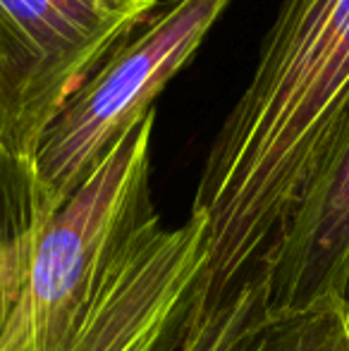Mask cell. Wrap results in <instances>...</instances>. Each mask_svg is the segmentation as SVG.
Returning a JSON list of instances; mask_svg holds the SVG:
<instances>
[{
    "label": "cell",
    "instance_id": "cell-8",
    "mask_svg": "<svg viewBox=\"0 0 349 351\" xmlns=\"http://www.w3.org/2000/svg\"><path fill=\"white\" fill-rule=\"evenodd\" d=\"M270 318L261 275L225 296L204 291L168 351H237Z\"/></svg>",
    "mask_w": 349,
    "mask_h": 351
},
{
    "label": "cell",
    "instance_id": "cell-10",
    "mask_svg": "<svg viewBox=\"0 0 349 351\" xmlns=\"http://www.w3.org/2000/svg\"><path fill=\"white\" fill-rule=\"evenodd\" d=\"M342 299H345L347 306H349V280H347V285H345V294H342Z\"/></svg>",
    "mask_w": 349,
    "mask_h": 351
},
{
    "label": "cell",
    "instance_id": "cell-1",
    "mask_svg": "<svg viewBox=\"0 0 349 351\" xmlns=\"http://www.w3.org/2000/svg\"><path fill=\"white\" fill-rule=\"evenodd\" d=\"M347 110L349 0H282L196 182L208 296L261 275Z\"/></svg>",
    "mask_w": 349,
    "mask_h": 351
},
{
    "label": "cell",
    "instance_id": "cell-3",
    "mask_svg": "<svg viewBox=\"0 0 349 351\" xmlns=\"http://www.w3.org/2000/svg\"><path fill=\"white\" fill-rule=\"evenodd\" d=\"M232 0H160L67 98L34 153L58 210L196 58Z\"/></svg>",
    "mask_w": 349,
    "mask_h": 351
},
{
    "label": "cell",
    "instance_id": "cell-7",
    "mask_svg": "<svg viewBox=\"0 0 349 351\" xmlns=\"http://www.w3.org/2000/svg\"><path fill=\"white\" fill-rule=\"evenodd\" d=\"M53 215L34 162L0 143V330L17 304L36 244Z\"/></svg>",
    "mask_w": 349,
    "mask_h": 351
},
{
    "label": "cell",
    "instance_id": "cell-9",
    "mask_svg": "<svg viewBox=\"0 0 349 351\" xmlns=\"http://www.w3.org/2000/svg\"><path fill=\"white\" fill-rule=\"evenodd\" d=\"M237 351H349V306L330 299L289 315H273Z\"/></svg>",
    "mask_w": 349,
    "mask_h": 351
},
{
    "label": "cell",
    "instance_id": "cell-11",
    "mask_svg": "<svg viewBox=\"0 0 349 351\" xmlns=\"http://www.w3.org/2000/svg\"><path fill=\"white\" fill-rule=\"evenodd\" d=\"M0 143H3V141H0Z\"/></svg>",
    "mask_w": 349,
    "mask_h": 351
},
{
    "label": "cell",
    "instance_id": "cell-2",
    "mask_svg": "<svg viewBox=\"0 0 349 351\" xmlns=\"http://www.w3.org/2000/svg\"><path fill=\"white\" fill-rule=\"evenodd\" d=\"M154 127L151 110L51 217L0 330V351H70L120 256L158 215L151 201Z\"/></svg>",
    "mask_w": 349,
    "mask_h": 351
},
{
    "label": "cell",
    "instance_id": "cell-4",
    "mask_svg": "<svg viewBox=\"0 0 349 351\" xmlns=\"http://www.w3.org/2000/svg\"><path fill=\"white\" fill-rule=\"evenodd\" d=\"M160 0H0V141L34 153L67 98Z\"/></svg>",
    "mask_w": 349,
    "mask_h": 351
},
{
    "label": "cell",
    "instance_id": "cell-5",
    "mask_svg": "<svg viewBox=\"0 0 349 351\" xmlns=\"http://www.w3.org/2000/svg\"><path fill=\"white\" fill-rule=\"evenodd\" d=\"M208 287L206 227L151 217L130 241L70 351H168Z\"/></svg>",
    "mask_w": 349,
    "mask_h": 351
},
{
    "label": "cell",
    "instance_id": "cell-6",
    "mask_svg": "<svg viewBox=\"0 0 349 351\" xmlns=\"http://www.w3.org/2000/svg\"><path fill=\"white\" fill-rule=\"evenodd\" d=\"M261 278L273 315L342 299L349 280V110L289 213Z\"/></svg>",
    "mask_w": 349,
    "mask_h": 351
}]
</instances>
